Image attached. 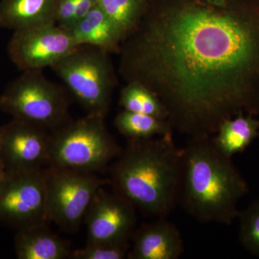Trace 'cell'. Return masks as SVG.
<instances>
[{
  "mask_svg": "<svg viewBox=\"0 0 259 259\" xmlns=\"http://www.w3.org/2000/svg\"><path fill=\"white\" fill-rule=\"evenodd\" d=\"M248 192L246 181L212 136L190 137L183 148L177 205L199 222L229 226Z\"/></svg>",
  "mask_w": 259,
  "mask_h": 259,
  "instance_id": "7a4b0ae2",
  "label": "cell"
},
{
  "mask_svg": "<svg viewBox=\"0 0 259 259\" xmlns=\"http://www.w3.org/2000/svg\"><path fill=\"white\" fill-rule=\"evenodd\" d=\"M115 125L128 140L149 139L156 135H171L172 127L168 120L140 112L124 110L116 117Z\"/></svg>",
  "mask_w": 259,
  "mask_h": 259,
  "instance_id": "e0dca14e",
  "label": "cell"
},
{
  "mask_svg": "<svg viewBox=\"0 0 259 259\" xmlns=\"http://www.w3.org/2000/svg\"><path fill=\"white\" fill-rule=\"evenodd\" d=\"M130 243L114 244L107 243H87L84 248L71 251L73 259H123L127 258Z\"/></svg>",
  "mask_w": 259,
  "mask_h": 259,
  "instance_id": "44dd1931",
  "label": "cell"
},
{
  "mask_svg": "<svg viewBox=\"0 0 259 259\" xmlns=\"http://www.w3.org/2000/svg\"><path fill=\"white\" fill-rule=\"evenodd\" d=\"M125 70L159 99L168 122L194 136L216 134L228 119L259 110V23L201 8L146 23Z\"/></svg>",
  "mask_w": 259,
  "mask_h": 259,
  "instance_id": "6da1fadb",
  "label": "cell"
},
{
  "mask_svg": "<svg viewBox=\"0 0 259 259\" xmlns=\"http://www.w3.org/2000/svg\"><path fill=\"white\" fill-rule=\"evenodd\" d=\"M50 144L48 130L13 119L1 127L0 158L7 170L40 169L49 166Z\"/></svg>",
  "mask_w": 259,
  "mask_h": 259,
  "instance_id": "8fae6325",
  "label": "cell"
},
{
  "mask_svg": "<svg viewBox=\"0 0 259 259\" xmlns=\"http://www.w3.org/2000/svg\"><path fill=\"white\" fill-rule=\"evenodd\" d=\"M120 105L125 110L167 119V112L156 95L139 83L131 82L121 93Z\"/></svg>",
  "mask_w": 259,
  "mask_h": 259,
  "instance_id": "ac0fdd59",
  "label": "cell"
},
{
  "mask_svg": "<svg viewBox=\"0 0 259 259\" xmlns=\"http://www.w3.org/2000/svg\"><path fill=\"white\" fill-rule=\"evenodd\" d=\"M0 136H1V127H0Z\"/></svg>",
  "mask_w": 259,
  "mask_h": 259,
  "instance_id": "d4e9b609",
  "label": "cell"
},
{
  "mask_svg": "<svg viewBox=\"0 0 259 259\" xmlns=\"http://www.w3.org/2000/svg\"><path fill=\"white\" fill-rule=\"evenodd\" d=\"M239 240L245 250L259 256V199L240 212Z\"/></svg>",
  "mask_w": 259,
  "mask_h": 259,
  "instance_id": "ffe728a7",
  "label": "cell"
},
{
  "mask_svg": "<svg viewBox=\"0 0 259 259\" xmlns=\"http://www.w3.org/2000/svg\"><path fill=\"white\" fill-rule=\"evenodd\" d=\"M45 170L51 223L74 233L84 221L94 197L106 185L107 180L95 173L52 166Z\"/></svg>",
  "mask_w": 259,
  "mask_h": 259,
  "instance_id": "52a82bcc",
  "label": "cell"
},
{
  "mask_svg": "<svg viewBox=\"0 0 259 259\" xmlns=\"http://www.w3.org/2000/svg\"><path fill=\"white\" fill-rule=\"evenodd\" d=\"M104 118L88 114L53 131L49 166L95 174L103 170L122 151L107 132Z\"/></svg>",
  "mask_w": 259,
  "mask_h": 259,
  "instance_id": "277c9868",
  "label": "cell"
},
{
  "mask_svg": "<svg viewBox=\"0 0 259 259\" xmlns=\"http://www.w3.org/2000/svg\"><path fill=\"white\" fill-rule=\"evenodd\" d=\"M79 0H59L57 13H56V23L61 27L68 30L77 6Z\"/></svg>",
  "mask_w": 259,
  "mask_h": 259,
  "instance_id": "7402d4cb",
  "label": "cell"
},
{
  "mask_svg": "<svg viewBox=\"0 0 259 259\" xmlns=\"http://www.w3.org/2000/svg\"><path fill=\"white\" fill-rule=\"evenodd\" d=\"M97 4V0H79L75 10L74 18L68 30L82 19Z\"/></svg>",
  "mask_w": 259,
  "mask_h": 259,
  "instance_id": "603a6c76",
  "label": "cell"
},
{
  "mask_svg": "<svg viewBox=\"0 0 259 259\" xmlns=\"http://www.w3.org/2000/svg\"><path fill=\"white\" fill-rule=\"evenodd\" d=\"M7 168L5 167L4 163L2 161L0 158V187L3 184V181L5 180V177L6 176Z\"/></svg>",
  "mask_w": 259,
  "mask_h": 259,
  "instance_id": "cb8c5ba5",
  "label": "cell"
},
{
  "mask_svg": "<svg viewBox=\"0 0 259 259\" xmlns=\"http://www.w3.org/2000/svg\"><path fill=\"white\" fill-rule=\"evenodd\" d=\"M127 258L179 259L185 243L179 228L167 218H156L136 228Z\"/></svg>",
  "mask_w": 259,
  "mask_h": 259,
  "instance_id": "7c38bea8",
  "label": "cell"
},
{
  "mask_svg": "<svg viewBox=\"0 0 259 259\" xmlns=\"http://www.w3.org/2000/svg\"><path fill=\"white\" fill-rule=\"evenodd\" d=\"M136 210L134 204L125 197L102 187L83 221L88 226V243H129L136 230Z\"/></svg>",
  "mask_w": 259,
  "mask_h": 259,
  "instance_id": "30bf717a",
  "label": "cell"
},
{
  "mask_svg": "<svg viewBox=\"0 0 259 259\" xmlns=\"http://www.w3.org/2000/svg\"><path fill=\"white\" fill-rule=\"evenodd\" d=\"M107 52L78 45L51 67L90 115L105 117L110 106L114 83Z\"/></svg>",
  "mask_w": 259,
  "mask_h": 259,
  "instance_id": "8992f818",
  "label": "cell"
},
{
  "mask_svg": "<svg viewBox=\"0 0 259 259\" xmlns=\"http://www.w3.org/2000/svg\"><path fill=\"white\" fill-rule=\"evenodd\" d=\"M216 134L215 137H212L216 148L225 156L232 158L243 153L259 136V120L240 114L223 122Z\"/></svg>",
  "mask_w": 259,
  "mask_h": 259,
  "instance_id": "2e32d148",
  "label": "cell"
},
{
  "mask_svg": "<svg viewBox=\"0 0 259 259\" xmlns=\"http://www.w3.org/2000/svg\"><path fill=\"white\" fill-rule=\"evenodd\" d=\"M77 45H90L114 50L124 36L98 5L69 29Z\"/></svg>",
  "mask_w": 259,
  "mask_h": 259,
  "instance_id": "9a60e30c",
  "label": "cell"
},
{
  "mask_svg": "<svg viewBox=\"0 0 259 259\" xmlns=\"http://www.w3.org/2000/svg\"><path fill=\"white\" fill-rule=\"evenodd\" d=\"M139 0H97V5L125 35L137 25Z\"/></svg>",
  "mask_w": 259,
  "mask_h": 259,
  "instance_id": "d6986e66",
  "label": "cell"
},
{
  "mask_svg": "<svg viewBox=\"0 0 259 259\" xmlns=\"http://www.w3.org/2000/svg\"><path fill=\"white\" fill-rule=\"evenodd\" d=\"M182 153L171 135L128 140L111 168L113 190L147 217H168L177 206Z\"/></svg>",
  "mask_w": 259,
  "mask_h": 259,
  "instance_id": "3957f363",
  "label": "cell"
},
{
  "mask_svg": "<svg viewBox=\"0 0 259 259\" xmlns=\"http://www.w3.org/2000/svg\"><path fill=\"white\" fill-rule=\"evenodd\" d=\"M59 0H1L0 27L15 30L56 23Z\"/></svg>",
  "mask_w": 259,
  "mask_h": 259,
  "instance_id": "5bb4252c",
  "label": "cell"
},
{
  "mask_svg": "<svg viewBox=\"0 0 259 259\" xmlns=\"http://www.w3.org/2000/svg\"><path fill=\"white\" fill-rule=\"evenodd\" d=\"M69 100L63 88L41 70L23 71L0 95V110L13 119L53 131L69 121Z\"/></svg>",
  "mask_w": 259,
  "mask_h": 259,
  "instance_id": "5b68a950",
  "label": "cell"
},
{
  "mask_svg": "<svg viewBox=\"0 0 259 259\" xmlns=\"http://www.w3.org/2000/svg\"><path fill=\"white\" fill-rule=\"evenodd\" d=\"M0 222L17 231L51 223L45 168L7 170L0 187Z\"/></svg>",
  "mask_w": 259,
  "mask_h": 259,
  "instance_id": "ba28073f",
  "label": "cell"
},
{
  "mask_svg": "<svg viewBox=\"0 0 259 259\" xmlns=\"http://www.w3.org/2000/svg\"><path fill=\"white\" fill-rule=\"evenodd\" d=\"M218 1H219V0H218Z\"/></svg>",
  "mask_w": 259,
  "mask_h": 259,
  "instance_id": "484cf974",
  "label": "cell"
},
{
  "mask_svg": "<svg viewBox=\"0 0 259 259\" xmlns=\"http://www.w3.org/2000/svg\"><path fill=\"white\" fill-rule=\"evenodd\" d=\"M49 224L37 225L17 232L15 252L19 259H64L71 253L69 242L51 231Z\"/></svg>",
  "mask_w": 259,
  "mask_h": 259,
  "instance_id": "4fadbf2b",
  "label": "cell"
},
{
  "mask_svg": "<svg viewBox=\"0 0 259 259\" xmlns=\"http://www.w3.org/2000/svg\"><path fill=\"white\" fill-rule=\"evenodd\" d=\"M77 46L69 30L53 23L13 31L8 52L18 69L32 71L52 67Z\"/></svg>",
  "mask_w": 259,
  "mask_h": 259,
  "instance_id": "9c48e42d",
  "label": "cell"
}]
</instances>
